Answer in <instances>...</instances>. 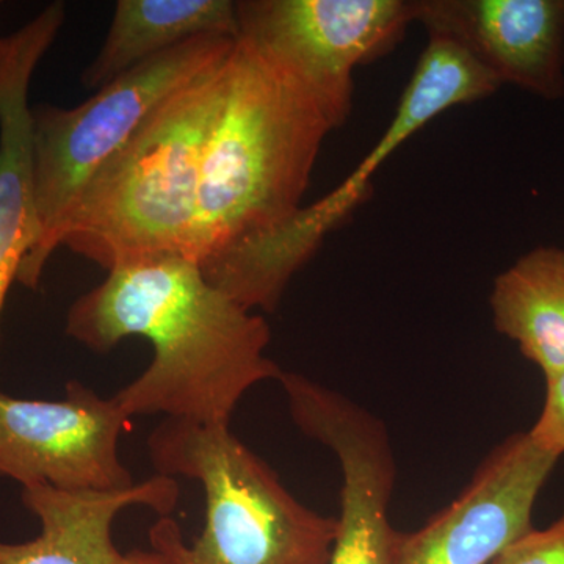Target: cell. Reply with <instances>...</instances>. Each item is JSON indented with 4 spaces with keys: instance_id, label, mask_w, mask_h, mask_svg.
<instances>
[{
    "instance_id": "1",
    "label": "cell",
    "mask_w": 564,
    "mask_h": 564,
    "mask_svg": "<svg viewBox=\"0 0 564 564\" xmlns=\"http://www.w3.org/2000/svg\"><path fill=\"white\" fill-rule=\"evenodd\" d=\"M65 333L96 352L132 336L150 340V366L113 395L131 419L162 414L229 425L248 391L284 372L267 356L272 332L265 318L210 284L184 256L110 270L69 307Z\"/></svg>"
},
{
    "instance_id": "2",
    "label": "cell",
    "mask_w": 564,
    "mask_h": 564,
    "mask_svg": "<svg viewBox=\"0 0 564 564\" xmlns=\"http://www.w3.org/2000/svg\"><path fill=\"white\" fill-rule=\"evenodd\" d=\"M340 126L303 80L237 39L204 150L191 259L272 231L302 209L323 141Z\"/></svg>"
},
{
    "instance_id": "3",
    "label": "cell",
    "mask_w": 564,
    "mask_h": 564,
    "mask_svg": "<svg viewBox=\"0 0 564 564\" xmlns=\"http://www.w3.org/2000/svg\"><path fill=\"white\" fill-rule=\"evenodd\" d=\"M231 52L163 102L96 174L61 247L107 272L158 256L191 259L199 172L225 101Z\"/></svg>"
},
{
    "instance_id": "4",
    "label": "cell",
    "mask_w": 564,
    "mask_h": 564,
    "mask_svg": "<svg viewBox=\"0 0 564 564\" xmlns=\"http://www.w3.org/2000/svg\"><path fill=\"white\" fill-rule=\"evenodd\" d=\"M147 444L159 475L198 481L206 499L193 543L170 516L151 527L161 564H329L337 518L300 502L229 425L163 419Z\"/></svg>"
},
{
    "instance_id": "5",
    "label": "cell",
    "mask_w": 564,
    "mask_h": 564,
    "mask_svg": "<svg viewBox=\"0 0 564 564\" xmlns=\"http://www.w3.org/2000/svg\"><path fill=\"white\" fill-rule=\"evenodd\" d=\"M237 39L199 36L126 70L73 109L31 107L35 243L18 282L36 289L69 215L96 174L163 102L223 61Z\"/></svg>"
},
{
    "instance_id": "6",
    "label": "cell",
    "mask_w": 564,
    "mask_h": 564,
    "mask_svg": "<svg viewBox=\"0 0 564 564\" xmlns=\"http://www.w3.org/2000/svg\"><path fill=\"white\" fill-rule=\"evenodd\" d=\"M499 88V82L454 43L429 39L391 124L355 172L272 231L204 259V276L245 310L273 313L292 278L314 258L326 236L366 202L370 180L393 152L445 110L481 101Z\"/></svg>"
},
{
    "instance_id": "7",
    "label": "cell",
    "mask_w": 564,
    "mask_h": 564,
    "mask_svg": "<svg viewBox=\"0 0 564 564\" xmlns=\"http://www.w3.org/2000/svg\"><path fill=\"white\" fill-rule=\"evenodd\" d=\"M239 36L303 80L340 124L358 66L395 50L415 0H239Z\"/></svg>"
},
{
    "instance_id": "8",
    "label": "cell",
    "mask_w": 564,
    "mask_h": 564,
    "mask_svg": "<svg viewBox=\"0 0 564 564\" xmlns=\"http://www.w3.org/2000/svg\"><path fill=\"white\" fill-rule=\"evenodd\" d=\"M280 383L293 423L336 455L343 470L340 516L329 564H397L400 536L389 519L397 467L380 419L300 373Z\"/></svg>"
},
{
    "instance_id": "9",
    "label": "cell",
    "mask_w": 564,
    "mask_h": 564,
    "mask_svg": "<svg viewBox=\"0 0 564 564\" xmlns=\"http://www.w3.org/2000/svg\"><path fill=\"white\" fill-rule=\"evenodd\" d=\"M131 417L115 397L79 381L62 400L17 399L0 392V477L65 491H111L135 484L118 445Z\"/></svg>"
},
{
    "instance_id": "10",
    "label": "cell",
    "mask_w": 564,
    "mask_h": 564,
    "mask_svg": "<svg viewBox=\"0 0 564 564\" xmlns=\"http://www.w3.org/2000/svg\"><path fill=\"white\" fill-rule=\"evenodd\" d=\"M558 462L529 432L511 434L454 502L402 533L397 564H491L532 529L534 503Z\"/></svg>"
},
{
    "instance_id": "11",
    "label": "cell",
    "mask_w": 564,
    "mask_h": 564,
    "mask_svg": "<svg viewBox=\"0 0 564 564\" xmlns=\"http://www.w3.org/2000/svg\"><path fill=\"white\" fill-rule=\"evenodd\" d=\"M429 39L451 41L502 85L564 96V0H415Z\"/></svg>"
},
{
    "instance_id": "12",
    "label": "cell",
    "mask_w": 564,
    "mask_h": 564,
    "mask_svg": "<svg viewBox=\"0 0 564 564\" xmlns=\"http://www.w3.org/2000/svg\"><path fill=\"white\" fill-rule=\"evenodd\" d=\"M24 507L41 532L25 543L0 541V564H161L154 552L122 554L113 543L115 519L131 507L170 516L180 502L176 478L152 475L124 489L65 491L47 485L22 488Z\"/></svg>"
},
{
    "instance_id": "13",
    "label": "cell",
    "mask_w": 564,
    "mask_h": 564,
    "mask_svg": "<svg viewBox=\"0 0 564 564\" xmlns=\"http://www.w3.org/2000/svg\"><path fill=\"white\" fill-rule=\"evenodd\" d=\"M199 36H239L232 0H118L109 32L82 85L99 90L126 70Z\"/></svg>"
},
{
    "instance_id": "14",
    "label": "cell",
    "mask_w": 564,
    "mask_h": 564,
    "mask_svg": "<svg viewBox=\"0 0 564 564\" xmlns=\"http://www.w3.org/2000/svg\"><path fill=\"white\" fill-rule=\"evenodd\" d=\"M494 328L518 345L545 380L564 370V248H533L494 280Z\"/></svg>"
},
{
    "instance_id": "15",
    "label": "cell",
    "mask_w": 564,
    "mask_h": 564,
    "mask_svg": "<svg viewBox=\"0 0 564 564\" xmlns=\"http://www.w3.org/2000/svg\"><path fill=\"white\" fill-rule=\"evenodd\" d=\"M32 76L29 70L18 77L0 101V321L36 236L28 101Z\"/></svg>"
},
{
    "instance_id": "16",
    "label": "cell",
    "mask_w": 564,
    "mask_h": 564,
    "mask_svg": "<svg viewBox=\"0 0 564 564\" xmlns=\"http://www.w3.org/2000/svg\"><path fill=\"white\" fill-rule=\"evenodd\" d=\"M65 13V3H51L20 31L0 39V101L22 73L36 69L61 33Z\"/></svg>"
},
{
    "instance_id": "17",
    "label": "cell",
    "mask_w": 564,
    "mask_h": 564,
    "mask_svg": "<svg viewBox=\"0 0 564 564\" xmlns=\"http://www.w3.org/2000/svg\"><path fill=\"white\" fill-rule=\"evenodd\" d=\"M491 564H564V511L545 529L521 534Z\"/></svg>"
},
{
    "instance_id": "18",
    "label": "cell",
    "mask_w": 564,
    "mask_h": 564,
    "mask_svg": "<svg viewBox=\"0 0 564 564\" xmlns=\"http://www.w3.org/2000/svg\"><path fill=\"white\" fill-rule=\"evenodd\" d=\"M530 436L544 451L564 455V370L545 380V400Z\"/></svg>"
}]
</instances>
